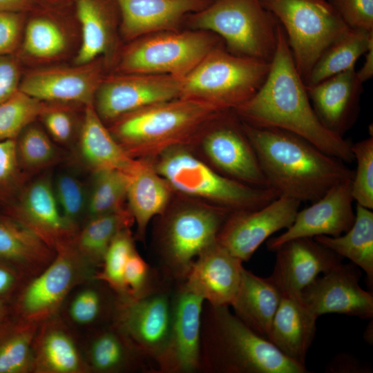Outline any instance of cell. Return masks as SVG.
<instances>
[{
  "mask_svg": "<svg viewBox=\"0 0 373 373\" xmlns=\"http://www.w3.org/2000/svg\"><path fill=\"white\" fill-rule=\"evenodd\" d=\"M233 111L249 125L287 131L344 162L354 161L352 143L325 127L315 113L280 23L276 48L265 81Z\"/></svg>",
  "mask_w": 373,
  "mask_h": 373,
  "instance_id": "6da1fadb",
  "label": "cell"
},
{
  "mask_svg": "<svg viewBox=\"0 0 373 373\" xmlns=\"http://www.w3.org/2000/svg\"><path fill=\"white\" fill-rule=\"evenodd\" d=\"M242 124L268 186L278 196L312 202L353 177L343 161L294 133Z\"/></svg>",
  "mask_w": 373,
  "mask_h": 373,
  "instance_id": "7a4b0ae2",
  "label": "cell"
},
{
  "mask_svg": "<svg viewBox=\"0 0 373 373\" xmlns=\"http://www.w3.org/2000/svg\"><path fill=\"white\" fill-rule=\"evenodd\" d=\"M207 373H307L232 314L204 302L200 370Z\"/></svg>",
  "mask_w": 373,
  "mask_h": 373,
  "instance_id": "3957f363",
  "label": "cell"
},
{
  "mask_svg": "<svg viewBox=\"0 0 373 373\" xmlns=\"http://www.w3.org/2000/svg\"><path fill=\"white\" fill-rule=\"evenodd\" d=\"M223 111L199 100L179 97L127 114L111 133L133 158L149 159L182 146Z\"/></svg>",
  "mask_w": 373,
  "mask_h": 373,
  "instance_id": "277c9868",
  "label": "cell"
},
{
  "mask_svg": "<svg viewBox=\"0 0 373 373\" xmlns=\"http://www.w3.org/2000/svg\"><path fill=\"white\" fill-rule=\"evenodd\" d=\"M184 23L215 34L236 55L270 61L276 48L279 23L261 0H212Z\"/></svg>",
  "mask_w": 373,
  "mask_h": 373,
  "instance_id": "5b68a950",
  "label": "cell"
},
{
  "mask_svg": "<svg viewBox=\"0 0 373 373\" xmlns=\"http://www.w3.org/2000/svg\"><path fill=\"white\" fill-rule=\"evenodd\" d=\"M158 157L154 166L171 188L204 198L229 212L259 209L278 196L271 188L251 186L221 174L182 146L168 149Z\"/></svg>",
  "mask_w": 373,
  "mask_h": 373,
  "instance_id": "8992f818",
  "label": "cell"
},
{
  "mask_svg": "<svg viewBox=\"0 0 373 373\" xmlns=\"http://www.w3.org/2000/svg\"><path fill=\"white\" fill-rule=\"evenodd\" d=\"M269 66L270 61L236 55L220 45L182 79L180 97L233 110L259 89Z\"/></svg>",
  "mask_w": 373,
  "mask_h": 373,
  "instance_id": "52a82bcc",
  "label": "cell"
},
{
  "mask_svg": "<svg viewBox=\"0 0 373 373\" xmlns=\"http://www.w3.org/2000/svg\"><path fill=\"white\" fill-rule=\"evenodd\" d=\"M282 26L303 80L323 51L349 28L329 0H261Z\"/></svg>",
  "mask_w": 373,
  "mask_h": 373,
  "instance_id": "ba28073f",
  "label": "cell"
},
{
  "mask_svg": "<svg viewBox=\"0 0 373 373\" xmlns=\"http://www.w3.org/2000/svg\"><path fill=\"white\" fill-rule=\"evenodd\" d=\"M55 252L51 262L26 280L11 299V316L39 325L57 314L75 287L93 280L95 268L81 256L73 242Z\"/></svg>",
  "mask_w": 373,
  "mask_h": 373,
  "instance_id": "9c48e42d",
  "label": "cell"
},
{
  "mask_svg": "<svg viewBox=\"0 0 373 373\" xmlns=\"http://www.w3.org/2000/svg\"><path fill=\"white\" fill-rule=\"evenodd\" d=\"M229 212L220 208L188 207L164 221L157 238V270L167 281L183 283L197 256L217 240Z\"/></svg>",
  "mask_w": 373,
  "mask_h": 373,
  "instance_id": "30bf717a",
  "label": "cell"
},
{
  "mask_svg": "<svg viewBox=\"0 0 373 373\" xmlns=\"http://www.w3.org/2000/svg\"><path fill=\"white\" fill-rule=\"evenodd\" d=\"M220 38L210 32L171 30L143 36L124 52L122 73L169 75L185 77L213 48Z\"/></svg>",
  "mask_w": 373,
  "mask_h": 373,
  "instance_id": "8fae6325",
  "label": "cell"
},
{
  "mask_svg": "<svg viewBox=\"0 0 373 373\" xmlns=\"http://www.w3.org/2000/svg\"><path fill=\"white\" fill-rule=\"evenodd\" d=\"M175 285L165 281L139 298L117 296L111 323L148 358L154 369L170 333Z\"/></svg>",
  "mask_w": 373,
  "mask_h": 373,
  "instance_id": "7c38bea8",
  "label": "cell"
},
{
  "mask_svg": "<svg viewBox=\"0 0 373 373\" xmlns=\"http://www.w3.org/2000/svg\"><path fill=\"white\" fill-rule=\"evenodd\" d=\"M182 79L169 75L122 73L102 79L94 106L102 121L115 122L131 113L179 98Z\"/></svg>",
  "mask_w": 373,
  "mask_h": 373,
  "instance_id": "4fadbf2b",
  "label": "cell"
},
{
  "mask_svg": "<svg viewBox=\"0 0 373 373\" xmlns=\"http://www.w3.org/2000/svg\"><path fill=\"white\" fill-rule=\"evenodd\" d=\"M231 111L221 112L212 122L203 140L204 153L221 174L251 186L269 187L243 124L238 123Z\"/></svg>",
  "mask_w": 373,
  "mask_h": 373,
  "instance_id": "5bb4252c",
  "label": "cell"
},
{
  "mask_svg": "<svg viewBox=\"0 0 373 373\" xmlns=\"http://www.w3.org/2000/svg\"><path fill=\"white\" fill-rule=\"evenodd\" d=\"M300 203L278 196L259 209L231 212L218 234L217 242L234 256L248 261L272 234L292 224Z\"/></svg>",
  "mask_w": 373,
  "mask_h": 373,
  "instance_id": "9a60e30c",
  "label": "cell"
},
{
  "mask_svg": "<svg viewBox=\"0 0 373 373\" xmlns=\"http://www.w3.org/2000/svg\"><path fill=\"white\" fill-rule=\"evenodd\" d=\"M204 300L175 285L172 321L164 350L155 364L157 373H193L200 370L201 324Z\"/></svg>",
  "mask_w": 373,
  "mask_h": 373,
  "instance_id": "2e32d148",
  "label": "cell"
},
{
  "mask_svg": "<svg viewBox=\"0 0 373 373\" xmlns=\"http://www.w3.org/2000/svg\"><path fill=\"white\" fill-rule=\"evenodd\" d=\"M361 271L342 262L318 276L301 292L305 305L317 316L336 313L363 319L373 317V295L359 285Z\"/></svg>",
  "mask_w": 373,
  "mask_h": 373,
  "instance_id": "e0dca14e",
  "label": "cell"
},
{
  "mask_svg": "<svg viewBox=\"0 0 373 373\" xmlns=\"http://www.w3.org/2000/svg\"><path fill=\"white\" fill-rule=\"evenodd\" d=\"M351 180L336 184L309 207L299 210L285 232L268 240V250L275 251L284 242L295 238L336 237L347 231L355 218Z\"/></svg>",
  "mask_w": 373,
  "mask_h": 373,
  "instance_id": "ac0fdd59",
  "label": "cell"
},
{
  "mask_svg": "<svg viewBox=\"0 0 373 373\" xmlns=\"http://www.w3.org/2000/svg\"><path fill=\"white\" fill-rule=\"evenodd\" d=\"M242 263L216 240L197 256L182 283L211 305L231 306L241 283Z\"/></svg>",
  "mask_w": 373,
  "mask_h": 373,
  "instance_id": "d6986e66",
  "label": "cell"
},
{
  "mask_svg": "<svg viewBox=\"0 0 373 373\" xmlns=\"http://www.w3.org/2000/svg\"><path fill=\"white\" fill-rule=\"evenodd\" d=\"M275 252L269 276L281 292L298 295L318 276L341 264L343 258L314 238L288 240Z\"/></svg>",
  "mask_w": 373,
  "mask_h": 373,
  "instance_id": "ffe728a7",
  "label": "cell"
},
{
  "mask_svg": "<svg viewBox=\"0 0 373 373\" xmlns=\"http://www.w3.org/2000/svg\"><path fill=\"white\" fill-rule=\"evenodd\" d=\"M102 70L92 62L75 67H53L32 70L19 89L42 102L93 104L102 81Z\"/></svg>",
  "mask_w": 373,
  "mask_h": 373,
  "instance_id": "44dd1931",
  "label": "cell"
},
{
  "mask_svg": "<svg viewBox=\"0 0 373 373\" xmlns=\"http://www.w3.org/2000/svg\"><path fill=\"white\" fill-rule=\"evenodd\" d=\"M6 213L19 220L40 236L55 251L73 242L78 229L63 216L52 183L41 178L29 185L17 204Z\"/></svg>",
  "mask_w": 373,
  "mask_h": 373,
  "instance_id": "7402d4cb",
  "label": "cell"
},
{
  "mask_svg": "<svg viewBox=\"0 0 373 373\" xmlns=\"http://www.w3.org/2000/svg\"><path fill=\"white\" fill-rule=\"evenodd\" d=\"M362 84L353 68L306 86L314 112L328 130L343 137L352 126L358 112Z\"/></svg>",
  "mask_w": 373,
  "mask_h": 373,
  "instance_id": "603a6c76",
  "label": "cell"
},
{
  "mask_svg": "<svg viewBox=\"0 0 373 373\" xmlns=\"http://www.w3.org/2000/svg\"><path fill=\"white\" fill-rule=\"evenodd\" d=\"M124 37L136 39L150 34L177 30L186 17L212 0H115Z\"/></svg>",
  "mask_w": 373,
  "mask_h": 373,
  "instance_id": "cb8c5ba5",
  "label": "cell"
},
{
  "mask_svg": "<svg viewBox=\"0 0 373 373\" xmlns=\"http://www.w3.org/2000/svg\"><path fill=\"white\" fill-rule=\"evenodd\" d=\"M281 293L267 340L285 356L305 365L307 352L316 335L318 317L300 295Z\"/></svg>",
  "mask_w": 373,
  "mask_h": 373,
  "instance_id": "d4e9b609",
  "label": "cell"
},
{
  "mask_svg": "<svg viewBox=\"0 0 373 373\" xmlns=\"http://www.w3.org/2000/svg\"><path fill=\"white\" fill-rule=\"evenodd\" d=\"M34 373H88L69 329L57 315L39 325L32 343Z\"/></svg>",
  "mask_w": 373,
  "mask_h": 373,
  "instance_id": "484cf974",
  "label": "cell"
},
{
  "mask_svg": "<svg viewBox=\"0 0 373 373\" xmlns=\"http://www.w3.org/2000/svg\"><path fill=\"white\" fill-rule=\"evenodd\" d=\"M55 251L25 224L0 214V261L17 269L27 280L44 269Z\"/></svg>",
  "mask_w": 373,
  "mask_h": 373,
  "instance_id": "4316f807",
  "label": "cell"
},
{
  "mask_svg": "<svg viewBox=\"0 0 373 373\" xmlns=\"http://www.w3.org/2000/svg\"><path fill=\"white\" fill-rule=\"evenodd\" d=\"M128 175V210L136 222L137 237L143 239L151 219L165 211L171 186L146 158L137 159Z\"/></svg>",
  "mask_w": 373,
  "mask_h": 373,
  "instance_id": "83f0119b",
  "label": "cell"
},
{
  "mask_svg": "<svg viewBox=\"0 0 373 373\" xmlns=\"http://www.w3.org/2000/svg\"><path fill=\"white\" fill-rule=\"evenodd\" d=\"M86 361L95 372H155L148 358L112 323L93 336Z\"/></svg>",
  "mask_w": 373,
  "mask_h": 373,
  "instance_id": "f1b7e54d",
  "label": "cell"
},
{
  "mask_svg": "<svg viewBox=\"0 0 373 373\" xmlns=\"http://www.w3.org/2000/svg\"><path fill=\"white\" fill-rule=\"evenodd\" d=\"M281 295V291L270 276L260 277L245 268L238 291L231 306L238 318L267 340Z\"/></svg>",
  "mask_w": 373,
  "mask_h": 373,
  "instance_id": "f546056e",
  "label": "cell"
},
{
  "mask_svg": "<svg viewBox=\"0 0 373 373\" xmlns=\"http://www.w3.org/2000/svg\"><path fill=\"white\" fill-rule=\"evenodd\" d=\"M79 151L84 162L94 171L117 169L128 174L137 162V159L128 154L104 125L93 104L86 106Z\"/></svg>",
  "mask_w": 373,
  "mask_h": 373,
  "instance_id": "4dcf8cb0",
  "label": "cell"
},
{
  "mask_svg": "<svg viewBox=\"0 0 373 373\" xmlns=\"http://www.w3.org/2000/svg\"><path fill=\"white\" fill-rule=\"evenodd\" d=\"M74 9L82 30L75 63L84 65L107 50L111 30L117 16L120 17L119 10L115 0H76Z\"/></svg>",
  "mask_w": 373,
  "mask_h": 373,
  "instance_id": "1f68e13d",
  "label": "cell"
},
{
  "mask_svg": "<svg viewBox=\"0 0 373 373\" xmlns=\"http://www.w3.org/2000/svg\"><path fill=\"white\" fill-rule=\"evenodd\" d=\"M327 248L365 271L371 287L373 284V212L372 209L356 205L355 218L352 227L336 236L314 238Z\"/></svg>",
  "mask_w": 373,
  "mask_h": 373,
  "instance_id": "d6a6232c",
  "label": "cell"
},
{
  "mask_svg": "<svg viewBox=\"0 0 373 373\" xmlns=\"http://www.w3.org/2000/svg\"><path fill=\"white\" fill-rule=\"evenodd\" d=\"M373 42V31L347 29L321 55L308 76L305 85L316 84L340 73L353 69Z\"/></svg>",
  "mask_w": 373,
  "mask_h": 373,
  "instance_id": "836d02e7",
  "label": "cell"
},
{
  "mask_svg": "<svg viewBox=\"0 0 373 373\" xmlns=\"http://www.w3.org/2000/svg\"><path fill=\"white\" fill-rule=\"evenodd\" d=\"M134 220L124 208L88 218L76 234L73 245L81 256L94 268L100 267L105 254L117 234Z\"/></svg>",
  "mask_w": 373,
  "mask_h": 373,
  "instance_id": "e575fe53",
  "label": "cell"
},
{
  "mask_svg": "<svg viewBox=\"0 0 373 373\" xmlns=\"http://www.w3.org/2000/svg\"><path fill=\"white\" fill-rule=\"evenodd\" d=\"M38 326L11 314L0 325V373L32 372V343Z\"/></svg>",
  "mask_w": 373,
  "mask_h": 373,
  "instance_id": "d590c367",
  "label": "cell"
},
{
  "mask_svg": "<svg viewBox=\"0 0 373 373\" xmlns=\"http://www.w3.org/2000/svg\"><path fill=\"white\" fill-rule=\"evenodd\" d=\"M94 173L87 198L88 218L123 209L128 184V174L117 169H102Z\"/></svg>",
  "mask_w": 373,
  "mask_h": 373,
  "instance_id": "8d00e7d4",
  "label": "cell"
},
{
  "mask_svg": "<svg viewBox=\"0 0 373 373\" xmlns=\"http://www.w3.org/2000/svg\"><path fill=\"white\" fill-rule=\"evenodd\" d=\"M52 108L19 89L0 104V140H16L38 116Z\"/></svg>",
  "mask_w": 373,
  "mask_h": 373,
  "instance_id": "74e56055",
  "label": "cell"
},
{
  "mask_svg": "<svg viewBox=\"0 0 373 373\" xmlns=\"http://www.w3.org/2000/svg\"><path fill=\"white\" fill-rule=\"evenodd\" d=\"M88 286L78 291L71 300L68 312L70 319L79 325L112 321L117 295L108 287Z\"/></svg>",
  "mask_w": 373,
  "mask_h": 373,
  "instance_id": "f35d334b",
  "label": "cell"
},
{
  "mask_svg": "<svg viewBox=\"0 0 373 373\" xmlns=\"http://www.w3.org/2000/svg\"><path fill=\"white\" fill-rule=\"evenodd\" d=\"M135 249L130 227L119 231L109 245L101 269L95 271L93 279L105 283L117 297H128L124 270L129 256Z\"/></svg>",
  "mask_w": 373,
  "mask_h": 373,
  "instance_id": "ab89813d",
  "label": "cell"
},
{
  "mask_svg": "<svg viewBox=\"0 0 373 373\" xmlns=\"http://www.w3.org/2000/svg\"><path fill=\"white\" fill-rule=\"evenodd\" d=\"M65 46V36L52 18L37 15L28 21L23 49L29 55L39 58L52 57L59 54Z\"/></svg>",
  "mask_w": 373,
  "mask_h": 373,
  "instance_id": "60d3db41",
  "label": "cell"
},
{
  "mask_svg": "<svg viewBox=\"0 0 373 373\" xmlns=\"http://www.w3.org/2000/svg\"><path fill=\"white\" fill-rule=\"evenodd\" d=\"M16 148L19 164L29 169L47 166L57 156L56 148L48 135L30 124L16 138Z\"/></svg>",
  "mask_w": 373,
  "mask_h": 373,
  "instance_id": "b9f144b4",
  "label": "cell"
},
{
  "mask_svg": "<svg viewBox=\"0 0 373 373\" xmlns=\"http://www.w3.org/2000/svg\"><path fill=\"white\" fill-rule=\"evenodd\" d=\"M356 170L351 180V193L357 204L373 209V137L352 144Z\"/></svg>",
  "mask_w": 373,
  "mask_h": 373,
  "instance_id": "7bdbcfd3",
  "label": "cell"
},
{
  "mask_svg": "<svg viewBox=\"0 0 373 373\" xmlns=\"http://www.w3.org/2000/svg\"><path fill=\"white\" fill-rule=\"evenodd\" d=\"M54 193L66 220L76 229L87 209L88 194L80 180L68 171H61L52 183Z\"/></svg>",
  "mask_w": 373,
  "mask_h": 373,
  "instance_id": "ee69618b",
  "label": "cell"
},
{
  "mask_svg": "<svg viewBox=\"0 0 373 373\" xmlns=\"http://www.w3.org/2000/svg\"><path fill=\"white\" fill-rule=\"evenodd\" d=\"M124 280L127 296L131 298L143 297L167 281L157 268L143 259L136 249L127 260Z\"/></svg>",
  "mask_w": 373,
  "mask_h": 373,
  "instance_id": "f6af8a7d",
  "label": "cell"
},
{
  "mask_svg": "<svg viewBox=\"0 0 373 373\" xmlns=\"http://www.w3.org/2000/svg\"><path fill=\"white\" fill-rule=\"evenodd\" d=\"M19 162L16 140H0V203H8L19 180Z\"/></svg>",
  "mask_w": 373,
  "mask_h": 373,
  "instance_id": "bcb514c9",
  "label": "cell"
},
{
  "mask_svg": "<svg viewBox=\"0 0 373 373\" xmlns=\"http://www.w3.org/2000/svg\"><path fill=\"white\" fill-rule=\"evenodd\" d=\"M345 25L373 31V0H329Z\"/></svg>",
  "mask_w": 373,
  "mask_h": 373,
  "instance_id": "7dc6e473",
  "label": "cell"
},
{
  "mask_svg": "<svg viewBox=\"0 0 373 373\" xmlns=\"http://www.w3.org/2000/svg\"><path fill=\"white\" fill-rule=\"evenodd\" d=\"M23 12H0V56L13 52L19 42Z\"/></svg>",
  "mask_w": 373,
  "mask_h": 373,
  "instance_id": "c3c4849f",
  "label": "cell"
},
{
  "mask_svg": "<svg viewBox=\"0 0 373 373\" xmlns=\"http://www.w3.org/2000/svg\"><path fill=\"white\" fill-rule=\"evenodd\" d=\"M43 116L48 131L56 140L64 142L70 138L73 123L68 113L53 108L43 114Z\"/></svg>",
  "mask_w": 373,
  "mask_h": 373,
  "instance_id": "681fc988",
  "label": "cell"
},
{
  "mask_svg": "<svg viewBox=\"0 0 373 373\" xmlns=\"http://www.w3.org/2000/svg\"><path fill=\"white\" fill-rule=\"evenodd\" d=\"M19 84L16 61L8 55L0 56V104L19 90Z\"/></svg>",
  "mask_w": 373,
  "mask_h": 373,
  "instance_id": "f907efd6",
  "label": "cell"
},
{
  "mask_svg": "<svg viewBox=\"0 0 373 373\" xmlns=\"http://www.w3.org/2000/svg\"><path fill=\"white\" fill-rule=\"evenodd\" d=\"M26 280L17 269L0 261V300L10 303Z\"/></svg>",
  "mask_w": 373,
  "mask_h": 373,
  "instance_id": "816d5d0a",
  "label": "cell"
},
{
  "mask_svg": "<svg viewBox=\"0 0 373 373\" xmlns=\"http://www.w3.org/2000/svg\"><path fill=\"white\" fill-rule=\"evenodd\" d=\"M330 372H370V369L365 367L359 361L349 354H341L331 361L327 369Z\"/></svg>",
  "mask_w": 373,
  "mask_h": 373,
  "instance_id": "f5cc1de1",
  "label": "cell"
},
{
  "mask_svg": "<svg viewBox=\"0 0 373 373\" xmlns=\"http://www.w3.org/2000/svg\"><path fill=\"white\" fill-rule=\"evenodd\" d=\"M35 0H0V12H32L38 8Z\"/></svg>",
  "mask_w": 373,
  "mask_h": 373,
  "instance_id": "db71d44e",
  "label": "cell"
},
{
  "mask_svg": "<svg viewBox=\"0 0 373 373\" xmlns=\"http://www.w3.org/2000/svg\"><path fill=\"white\" fill-rule=\"evenodd\" d=\"M356 75L361 83L366 82L373 76V42L365 53V61Z\"/></svg>",
  "mask_w": 373,
  "mask_h": 373,
  "instance_id": "11a10c76",
  "label": "cell"
},
{
  "mask_svg": "<svg viewBox=\"0 0 373 373\" xmlns=\"http://www.w3.org/2000/svg\"><path fill=\"white\" fill-rule=\"evenodd\" d=\"M37 5L43 8L61 11L74 8L76 0H35Z\"/></svg>",
  "mask_w": 373,
  "mask_h": 373,
  "instance_id": "9f6ffc18",
  "label": "cell"
},
{
  "mask_svg": "<svg viewBox=\"0 0 373 373\" xmlns=\"http://www.w3.org/2000/svg\"><path fill=\"white\" fill-rule=\"evenodd\" d=\"M10 315V303L0 300V325L5 322Z\"/></svg>",
  "mask_w": 373,
  "mask_h": 373,
  "instance_id": "6f0895ef",
  "label": "cell"
}]
</instances>
